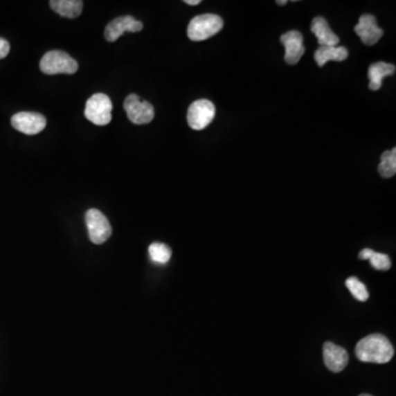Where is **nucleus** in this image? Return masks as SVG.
Listing matches in <instances>:
<instances>
[{
  "label": "nucleus",
  "mask_w": 396,
  "mask_h": 396,
  "mask_svg": "<svg viewBox=\"0 0 396 396\" xmlns=\"http://www.w3.org/2000/svg\"><path fill=\"white\" fill-rule=\"evenodd\" d=\"M373 250L371 249H363L361 252H360V255H359V259L361 260H369L370 257L372 255Z\"/></svg>",
  "instance_id": "22"
},
{
  "label": "nucleus",
  "mask_w": 396,
  "mask_h": 396,
  "mask_svg": "<svg viewBox=\"0 0 396 396\" xmlns=\"http://www.w3.org/2000/svg\"><path fill=\"white\" fill-rule=\"evenodd\" d=\"M280 40L285 48V57H284L285 62L289 65L297 64L303 54L305 53L302 33L298 31H289L284 33Z\"/></svg>",
  "instance_id": "11"
},
{
  "label": "nucleus",
  "mask_w": 396,
  "mask_h": 396,
  "mask_svg": "<svg viewBox=\"0 0 396 396\" xmlns=\"http://www.w3.org/2000/svg\"><path fill=\"white\" fill-rule=\"evenodd\" d=\"M287 3V0H282V1H276V3H278V5L280 6L285 5V3Z\"/></svg>",
  "instance_id": "24"
},
{
  "label": "nucleus",
  "mask_w": 396,
  "mask_h": 396,
  "mask_svg": "<svg viewBox=\"0 0 396 396\" xmlns=\"http://www.w3.org/2000/svg\"><path fill=\"white\" fill-rule=\"evenodd\" d=\"M369 261L373 268L377 269V270L388 271L391 268V260L388 255H384V253L373 252Z\"/></svg>",
  "instance_id": "20"
},
{
  "label": "nucleus",
  "mask_w": 396,
  "mask_h": 396,
  "mask_svg": "<svg viewBox=\"0 0 396 396\" xmlns=\"http://www.w3.org/2000/svg\"><path fill=\"white\" fill-rule=\"evenodd\" d=\"M348 54L345 46H319L315 52V61L319 67H323L328 61H345Z\"/></svg>",
  "instance_id": "15"
},
{
  "label": "nucleus",
  "mask_w": 396,
  "mask_h": 396,
  "mask_svg": "<svg viewBox=\"0 0 396 396\" xmlns=\"http://www.w3.org/2000/svg\"><path fill=\"white\" fill-rule=\"evenodd\" d=\"M83 1L80 0H51L50 6L57 14L65 18H78L83 10Z\"/></svg>",
  "instance_id": "16"
},
{
  "label": "nucleus",
  "mask_w": 396,
  "mask_h": 396,
  "mask_svg": "<svg viewBox=\"0 0 396 396\" xmlns=\"http://www.w3.org/2000/svg\"><path fill=\"white\" fill-rule=\"evenodd\" d=\"M324 361L332 372H341L348 364V352L335 343H326L324 345Z\"/></svg>",
  "instance_id": "12"
},
{
  "label": "nucleus",
  "mask_w": 396,
  "mask_h": 396,
  "mask_svg": "<svg viewBox=\"0 0 396 396\" xmlns=\"http://www.w3.org/2000/svg\"><path fill=\"white\" fill-rule=\"evenodd\" d=\"M10 51V44L5 39L0 38V60L5 59Z\"/></svg>",
  "instance_id": "21"
},
{
  "label": "nucleus",
  "mask_w": 396,
  "mask_h": 396,
  "mask_svg": "<svg viewBox=\"0 0 396 396\" xmlns=\"http://www.w3.org/2000/svg\"><path fill=\"white\" fill-rule=\"evenodd\" d=\"M216 108L207 99H199L190 105L188 111V126L194 130H203L214 120Z\"/></svg>",
  "instance_id": "6"
},
{
  "label": "nucleus",
  "mask_w": 396,
  "mask_h": 396,
  "mask_svg": "<svg viewBox=\"0 0 396 396\" xmlns=\"http://www.w3.org/2000/svg\"><path fill=\"white\" fill-rule=\"evenodd\" d=\"M379 173L381 177L390 179L394 177L396 173V149L393 147L392 150L386 151L381 156V163L379 164Z\"/></svg>",
  "instance_id": "17"
},
{
  "label": "nucleus",
  "mask_w": 396,
  "mask_h": 396,
  "mask_svg": "<svg viewBox=\"0 0 396 396\" xmlns=\"http://www.w3.org/2000/svg\"><path fill=\"white\" fill-rule=\"evenodd\" d=\"M11 126L22 134L35 136L46 128V119L41 114L22 111L11 117Z\"/></svg>",
  "instance_id": "8"
},
{
  "label": "nucleus",
  "mask_w": 396,
  "mask_h": 396,
  "mask_svg": "<svg viewBox=\"0 0 396 396\" xmlns=\"http://www.w3.org/2000/svg\"><path fill=\"white\" fill-rule=\"evenodd\" d=\"M356 356L362 362L386 363L393 358V345L386 336L375 334L363 338L357 343Z\"/></svg>",
  "instance_id": "1"
},
{
  "label": "nucleus",
  "mask_w": 396,
  "mask_h": 396,
  "mask_svg": "<svg viewBox=\"0 0 396 396\" xmlns=\"http://www.w3.org/2000/svg\"><path fill=\"white\" fill-rule=\"evenodd\" d=\"M40 70L46 75L74 74L78 72V64L66 52L54 50L43 55L40 61Z\"/></svg>",
  "instance_id": "2"
},
{
  "label": "nucleus",
  "mask_w": 396,
  "mask_h": 396,
  "mask_svg": "<svg viewBox=\"0 0 396 396\" xmlns=\"http://www.w3.org/2000/svg\"><path fill=\"white\" fill-rule=\"evenodd\" d=\"M354 33L360 37L362 42L367 46H375L383 37V31L377 27V19L372 15H362L358 24L354 27Z\"/></svg>",
  "instance_id": "10"
},
{
  "label": "nucleus",
  "mask_w": 396,
  "mask_h": 396,
  "mask_svg": "<svg viewBox=\"0 0 396 396\" xmlns=\"http://www.w3.org/2000/svg\"><path fill=\"white\" fill-rule=\"evenodd\" d=\"M184 3L190 6H196L201 3V0H185Z\"/></svg>",
  "instance_id": "23"
},
{
  "label": "nucleus",
  "mask_w": 396,
  "mask_h": 396,
  "mask_svg": "<svg viewBox=\"0 0 396 396\" xmlns=\"http://www.w3.org/2000/svg\"><path fill=\"white\" fill-rule=\"evenodd\" d=\"M123 108L126 110L129 120L134 125H145L154 118V108L152 105L145 100L142 102L138 95H129L125 99Z\"/></svg>",
  "instance_id": "7"
},
{
  "label": "nucleus",
  "mask_w": 396,
  "mask_h": 396,
  "mask_svg": "<svg viewBox=\"0 0 396 396\" xmlns=\"http://www.w3.org/2000/svg\"><path fill=\"white\" fill-rule=\"evenodd\" d=\"M312 33L316 35L321 46H337L339 44V38L332 33L328 22L323 17L314 18L311 26Z\"/></svg>",
  "instance_id": "13"
},
{
  "label": "nucleus",
  "mask_w": 396,
  "mask_h": 396,
  "mask_svg": "<svg viewBox=\"0 0 396 396\" xmlns=\"http://www.w3.org/2000/svg\"><path fill=\"white\" fill-rule=\"evenodd\" d=\"M395 73V65L388 64L384 62H377L371 65L368 71L370 83L369 89L371 91H379L382 86L383 78L393 75Z\"/></svg>",
  "instance_id": "14"
},
{
  "label": "nucleus",
  "mask_w": 396,
  "mask_h": 396,
  "mask_svg": "<svg viewBox=\"0 0 396 396\" xmlns=\"http://www.w3.org/2000/svg\"><path fill=\"white\" fill-rule=\"evenodd\" d=\"M345 287H348L351 294L354 295L356 300H360V302H366L369 298L367 287L362 282L359 281L358 278L351 276V278H347Z\"/></svg>",
  "instance_id": "19"
},
{
  "label": "nucleus",
  "mask_w": 396,
  "mask_h": 396,
  "mask_svg": "<svg viewBox=\"0 0 396 396\" xmlns=\"http://www.w3.org/2000/svg\"><path fill=\"white\" fill-rule=\"evenodd\" d=\"M359 396H372V395H370V394H361V395Z\"/></svg>",
  "instance_id": "25"
},
{
  "label": "nucleus",
  "mask_w": 396,
  "mask_h": 396,
  "mask_svg": "<svg viewBox=\"0 0 396 396\" xmlns=\"http://www.w3.org/2000/svg\"><path fill=\"white\" fill-rule=\"evenodd\" d=\"M86 226L89 231V240L95 244H102L111 236L113 229L107 217L99 212L98 209L91 208L85 215Z\"/></svg>",
  "instance_id": "5"
},
{
  "label": "nucleus",
  "mask_w": 396,
  "mask_h": 396,
  "mask_svg": "<svg viewBox=\"0 0 396 396\" xmlns=\"http://www.w3.org/2000/svg\"><path fill=\"white\" fill-rule=\"evenodd\" d=\"M149 255L153 262L165 264L171 259L172 251L166 244L154 242L149 246Z\"/></svg>",
  "instance_id": "18"
},
{
  "label": "nucleus",
  "mask_w": 396,
  "mask_h": 396,
  "mask_svg": "<svg viewBox=\"0 0 396 396\" xmlns=\"http://www.w3.org/2000/svg\"><path fill=\"white\" fill-rule=\"evenodd\" d=\"M143 28V24L139 20L134 19V17H119L111 20L105 29V38L109 42L118 40L125 33H139Z\"/></svg>",
  "instance_id": "9"
},
{
  "label": "nucleus",
  "mask_w": 396,
  "mask_h": 396,
  "mask_svg": "<svg viewBox=\"0 0 396 396\" xmlns=\"http://www.w3.org/2000/svg\"><path fill=\"white\" fill-rule=\"evenodd\" d=\"M113 102L107 95L97 93L86 102L85 117L97 126H106L111 121Z\"/></svg>",
  "instance_id": "4"
},
{
  "label": "nucleus",
  "mask_w": 396,
  "mask_h": 396,
  "mask_svg": "<svg viewBox=\"0 0 396 396\" xmlns=\"http://www.w3.org/2000/svg\"><path fill=\"white\" fill-rule=\"evenodd\" d=\"M224 21L217 15L205 14L192 19L188 27V37L192 41H204L217 35Z\"/></svg>",
  "instance_id": "3"
}]
</instances>
